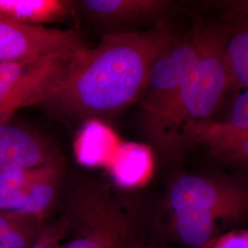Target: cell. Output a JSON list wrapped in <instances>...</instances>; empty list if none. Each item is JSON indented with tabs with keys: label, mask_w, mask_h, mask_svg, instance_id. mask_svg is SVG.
<instances>
[{
	"label": "cell",
	"mask_w": 248,
	"mask_h": 248,
	"mask_svg": "<svg viewBox=\"0 0 248 248\" xmlns=\"http://www.w3.org/2000/svg\"><path fill=\"white\" fill-rule=\"evenodd\" d=\"M76 52L0 62V123L10 121L18 109L41 105L60 83Z\"/></svg>",
	"instance_id": "5b68a950"
},
{
	"label": "cell",
	"mask_w": 248,
	"mask_h": 248,
	"mask_svg": "<svg viewBox=\"0 0 248 248\" xmlns=\"http://www.w3.org/2000/svg\"><path fill=\"white\" fill-rule=\"evenodd\" d=\"M67 235L64 220L45 226L31 248H62V240Z\"/></svg>",
	"instance_id": "9a60e30c"
},
{
	"label": "cell",
	"mask_w": 248,
	"mask_h": 248,
	"mask_svg": "<svg viewBox=\"0 0 248 248\" xmlns=\"http://www.w3.org/2000/svg\"><path fill=\"white\" fill-rule=\"evenodd\" d=\"M63 166L60 156L31 169L0 173V212L44 223L57 202Z\"/></svg>",
	"instance_id": "8992f818"
},
{
	"label": "cell",
	"mask_w": 248,
	"mask_h": 248,
	"mask_svg": "<svg viewBox=\"0 0 248 248\" xmlns=\"http://www.w3.org/2000/svg\"><path fill=\"white\" fill-rule=\"evenodd\" d=\"M202 28L176 39L155 61L140 99L143 131L147 135L177 94L202 49Z\"/></svg>",
	"instance_id": "52a82bcc"
},
{
	"label": "cell",
	"mask_w": 248,
	"mask_h": 248,
	"mask_svg": "<svg viewBox=\"0 0 248 248\" xmlns=\"http://www.w3.org/2000/svg\"><path fill=\"white\" fill-rule=\"evenodd\" d=\"M86 46L75 30L25 25L0 16V62L76 52Z\"/></svg>",
	"instance_id": "9c48e42d"
},
{
	"label": "cell",
	"mask_w": 248,
	"mask_h": 248,
	"mask_svg": "<svg viewBox=\"0 0 248 248\" xmlns=\"http://www.w3.org/2000/svg\"><path fill=\"white\" fill-rule=\"evenodd\" d=\"M204 248H248V231L234 229L220 234Z\"/></svg>",
	"instance_id": "2e32d148"
},
{
	"label": "cell",
	"mask_w": 248,
	"mask_h": 248,
	"mask_svg": "<svg viewBox=\"0 0 248 248\" xmlns=\"http://www.w3.org/2000/svg\"><path fill=\"white\" fill-rule=\"evenodd\" d=\"M58 156L41 133L10 121L0 123V173L40 167Z\"/></svg>",
	"instance_id": "30bf717a"
},
{
	"label": "cell",
	"mask_w": 248,
	"mask_h": 248,
	"mask_svg": "<svg viewBox=\"0 0 248 248\" xmlns=\"http://www.w3.org/2000/svg\"><path fill=\"white\" fill-rule=\"evenodd\" d=\"M169 213H196L221 222L244 221L248 212V190L245 183L223 177L182 175L169 186Z\"/></svg>",
	"instance_id": "277c9868"
},
{
	"label": "cell",
	"mask_w": 248,
	"mask_h": 248,
	"mask_svg": "<svg viewBox=\"0 0 248 248\" xmlns=\"http://www.w3.org/2000/svg\"><path fill=\"white\" fill-rule=\"evenodd\" d=\"M196 145L207 147L213 156L237 165L248 160V92L238 93L231 114L223 122L206 120L186 127L178 139L179 155Z\"/></svg>",
	"instance_id": "ba28073f"
},
{
	"label": "cell",
	"mask_w": 248,
	"mask_h": 248,
	"mask_svg": "<svg viewBox=\"0 0 248 248\" xmlns=\"http://www.w3.org/2000/svg\"><path fill=\"white\" fill-rule=\"evenodd\" d=\"M135 231L131 234V236L125 242L123 248H149L145 246L141 240L135 235Z\"/></svg>",
	"instance_id": "e0dca14e"
},
{
	"label": "cell",
	"mask_w": 248,
	"mask_h": 248,
	"mask_svg": "<svg viewBox=\"0 0 248 248\" xmlns=\"http://www.w3.org/2000/svg\"><path fill=\"white\" fill-rule=\"evenodd\" d=\"M75 11L76 2L68 0H0V16L31 26L63 21Z\"/></svg>",
	"instance_id": "7c38bea8"
},
{
	"label": "cell",
	"mask_w": 248,
	"mask_h": 248,
	"mask_svg": "<svg viewBox=\"0 0 248 248\" xmlns=\"http://www.w3.org/2000/svg\"><path fill=\"white\" fill-rule=\"evenodd\" d=\"M44 228V223L0 212V248H31Z\"/></svg>",
	"instance_id": "5bb4252c"
},
{
	"label": "cell",
	"mask_w": 248,
	"mask_h": 248,
	"mask_svg": "<svg viewBox=\"0 0 248 248\" xmlns=\"http://www.w3.org/2000/svg\"><path fill=\"white\" fill-rule=\"evenodd\" d=\"M63 220L75 235L62 248H123L135 231L131 213L99 183L76 188Z\"/></svg>",
	"instance_id": "3957f363"
},
{
	"label": "cell",
	"mask_w": 248,
	"mask_h": 248,
	"mask_svg": "<svg viewBox=\"0 0 248 248\" xmlns=\"http://www.w3.org/2000/svg\"><path fill=\"white\" fill-rule=\"evenodd\" d=\"M223 65L227 78L229 91L237 94L248 90V26L243 19L233 28L223 52Z\"/></svg>",
	"instance_id": "4fadbf2b"
},
{
	"label": "cell",
	"mask_w": 248,
	"mask_h": 248,
	"mask_svg": "<svg viewBox=\"0 0 248 248\" xmlns=\"http://www.w3.org/2000/svg\"><path fill=\"white\" fill-rule=\"evenodd\" d=\"M171 2L167 0H84L76 2L77 10L95 24L120 28L139 24L164 16Z\"/></svg>",
	"instance_id": "8fae6325"
},
{
	"label": "cell",
	"mask_w": 248,
	"mask_h": 248,
	"mask_svg": "<svg viewBox=\"0 0 248 248\" xmlns=\"http://www.w3.org/2000/svg\"><path fill=\"white\" fill-rule=\"evenodd\" d=\"M176 39L164 26L108 33L95 47L75 53L41 106L68 122L121 113L140 101L154 62Z\"/></svg>",
	"instance_id": "6da1fadb"
},
{
	"label": "cell",
	"mask_w": 248,
	"mask_h": 248,
	"mask_svg": "<svg viewBox=\"0 0 248 248\" xmlns=\"http://www.w3.org/2000/svg\"><path fill=\"white\" fill-rule=\"evenodd\" d=\"M231 27L212 25L202 28V49L193 66L170 101L148 139L163 154L179 155L178 139L190 124L211 120L229 92L223 65V52Z\"/></svg>",
	"instance_id": "7a4b0ae2"
}]
</instances>
